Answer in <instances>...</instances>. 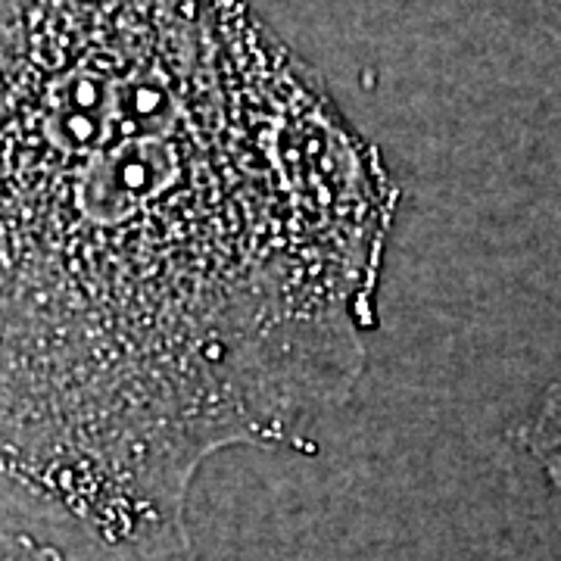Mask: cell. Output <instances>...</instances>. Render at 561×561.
Returning <instances> with one entry per match:
<instances>
[{
  "label": "cell",
  "instance_id": "obj_1",
  "mask_svg": "<svg viewBox=\"0 0 561 561\" xmlns=\"http://www.w3.org/2000/svg\"><path fill=\"white\" fill-rule=\"evenodd\" d=\"M400 191L243 0H0V474L184 540L359 383Z\"/></svg>",
  "mask_w": 561,
  "mask_h": 561
},
{
  "label": "cell",
  "instance_id": "obj_2",
  "mask_svg": "<svg viewBox=\"0 0 561 561\" xmlns=\"http://www.w3.org/2000/svg\"><path fill=\"white\" fill-rule=\"evenodd\" d=\"M524 443L561 500V381L546 390L537 415L524 427Z\"/></svg>",
  "mask_w": 561,
  "mask_h": 561
},
{
  "label": "cell",
  "instance_id": "obj_3",
  "mask_svg": "<svg viewBox=\"0 0 561 561\" xmlns=\"http://www.w3.org/2000/svg\"><path fill=\"white\" fill-rule=\"evenodd\" d=\"M0 561H66L60 549L35 540L22 530L0 527Z\"/></svg>",
  "mask_w": 561,
  "mask_h": 561
}]
</instances>
